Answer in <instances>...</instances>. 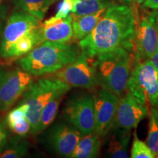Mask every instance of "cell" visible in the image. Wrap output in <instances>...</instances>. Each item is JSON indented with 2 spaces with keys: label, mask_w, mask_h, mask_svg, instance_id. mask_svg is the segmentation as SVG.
I'll use <instances>...</instances> for the list:
<instances>
[{
  "label": "cell",
  "mask_w": 158,
  "mask_h": 158,
  "mask_svg": "<svg viewBox=\"0 0 158 158\" xmlns=\"http://www.w3.org/2000/svg\"><path fill=\"white\" fill-rule=\"evenodd\" d=\"M158 157V154H157V157Z\"/></svg>",
  "instance_id": "cell-36"
},
{
  "label": "cell",
  "mask_w": 158,
  "mask_h": 158,
  "mask_svg": "<svg viewBox=\"0 0 158 158\" xmlns=\"http://www.w3.org/2000/svg\"><path fill=\"white\" fill-rule=\"evenodd\" d=\"M100 136L95 132L83 135L73 152L70 158H95L99 157L101 148Z\"/></svg>",
  "instance_id": "cell-17"
},
{
  "label": "cell",
  "mask_w": 158,
  "mask_h": 158,
  "mask_svg": "<svg viewBox=\"0 0 158 158\" xmlns=\"http://www.w3.org/2000/svg\"><path fill=\"white\" fill-rule=\"evenodd\" d=\"M75 0H62V2L59 4L58 10L55 17L59 19H64L72 13L74 7Z\"/></svg>",
  "instance_id": "cell-26"
},
{
  "label": "cell",
  "mask_w": 158,
  "mask_h": 158,
  "mask_svg": "<svg viewBox=\"0 0 158 158\" xmlns=\"http://www.w3.org/2000/svg\"><path fill=\"white\" fill-rule=\"evenodd\" d=\"M70 89L55 76L45 77L31 83L23 94L21 102L29 105L27 118L31 124V130L35 127L41 112L50 100L57 94H65Z\"/></svg>",
  "instance_id": "cell-5"
},
{
  "label": "cell",
  "mask_w": 158,
  "mask_h": 158,
  "mask_svg": "<svg viewBox=\"0 0 158 158\" xmlns=\"http://www.w3.org/2000/svg\"><path fill=\"white\" fill-rule=\"evenodd\" d=\"M150 110H152L153 111L154 115H155V117L156 118V121H157L158 124V106L157 107H152L150 108Z\"/></svg>",
  "instance_id": "cell-34"
},
{
  "label": "cell",
  "mask_w": 158,
  "mask_h": 158,
  "mask_svg": "<svg viewBox=\"0 0 158 158\" xmlns=\"http://www.w3.org/2000/svg\"><path fill=\"white\" fill-rule=\"evenodd\" d=\"M149 60L151 61V62L152 63V64L158 70V51L157 53H155V54L149 59Z\"/></svg>",
  "instance_id": "cell-31"
},
{
  "label": "cell",
  "mask_w": 158,
  "mask_h": 158,
  "mask_svg": "<svg viewBox=\"0 0 158 158\" xmlns=\"http://www.w3.org/2000/svg\"><path fill=\"white\" fill-rule=\"evenodd\" d=\"M107 7L102 8L97 13L85 15H76L71 13L73 40L80 41L81 40L84 39L88 35H89L103 15Z\"/></svg>",
  "instance_id": "cell-15"
},
{
  "label": "cell",
  "mask_w": 158,
  "mask_h": 158,
  "mask_svg": "<svg viewBox=\"0 0 158 158\" xmlns=\"http://www.w3.org/2000/svg\"><path fill=\"white\" fill-rule=\"evenodd\" d=\"M144 7L153 10L158 9V0H145V2L143 3Z\"/></svg>",
  "instance_id": "cell-29"
},
{
  "label": "cell",
  "mask_w": 158,
  "mask_h": 158,
  "mask_svg": "<svg viewBox=\"0 0 158 158\" xmlns=\"http://www.w3.org/2000/svg\"><path fill=\"white\" fill-rule=\"evenodd\" d=\"M120 1L124 3V5L130 6V7H136L137 5L143 4L145 0H120Z\"/></svg>",
  "instance_id": "cell-30"
},
{
  "label": "cell",
  "mask_w": 158,
  "mask_h": 158,
  "mask_svg": "<svg viewBox=\"0 0 158 158\" xmlns=\"http://www.w3.org/2000/svg\"><path fill=\"white\" fill-rule=\"evenodd\" d=\"M151 13L153 17V20H154V22H155V24L156 26V28H157V31H158V9L155 10L152 12Z\"/></svg>",
  "instance_id": "cell-32"
},
{
  "label": "cell",
  "mask_w": 158,
  "mask_h": 158,
  "mask_svg": "<svg viewBox=\"0 0 158 158\" xmlns=\"http://www.w3.org/2000/svg\"><path fill=\"white\" fill-rule=\"evenodd\" d=\"M28 142L18 141L8 147H5L0 153V158H19L24 156L28 150Z\"/></svg>",
  "instance_id": "cell-23"
},
{
  "label": "cell",
  "mask_w": 158,
  "mask_h": 158,
  "mask_svg": "<svg viewBox=\"0 0 158 158\" xmlns=\"http://www.w3.org/2000/svg\"><path fill=\"white\" fill-rule=\"evenodd\" d=\"M84 135L73 125L68 122H59L49 130L48 143L51 149L62 157H69Z\"/></svg>",
  "instance_id": "cell-12"
},
{
  "label": "cell",
  "mask_w": 158,
  "mask_h": 158,
  "mask_svg": "<svg viewBox=\"0 0 158 158\" xmlns=\"http://www.w3.org/2000/svg\"><path fill=\"white\" fill-rule=\"evenodd\" d=\"M108 5V0H75L72 13L76 15L92 14Z\"/></svg>",
  "instance_id": "cell-20"
},
{
  "label": "cell",
  "mask_w": 158,
  "mask_h": 158,
  "mask_svg": "<svg viewBox=\"0 0 158 158\" xmlns=\"http://www.w3.org/2000/svg\"><path fill=\"white\" fill-rule=\"evenodd\" d=\"M132 158H154L155 156L145 142L138 138L136 133H134L133 146L131 149Z\"/></svg>",
  "instance_id": "cell-24"
},
{
  "label": "cell",
  "mask_w": 158,
  "mask_h": 158,
  "mask_svg": "<svg viewBox=\"0 0 158 158\" xmlns=\"http://www.w3.org/2000/svg\"><path fill=\"white\" fill-rule=\"evenodd\" d=\"M108 133H110V135L107 150L108 157L127 158V147L131 137V130L113 127Z\"/></svg>",
  "instance_id": "cell-16"
},
{
  "label": "cell",
  "mask_w": 158,
  "mask_h": 158,
  "mask_svg": "<svg viewBox=\"0 0 158 158\" xmlns=\"http://www.w3.org/2000/svg\"><path fill=\"white\" fill-rule=\"evenodd\" d=\"M81 49L78 44L44 41L21 57L17 64L31 76L54 73L76 61Z\"/></svg>",
  "instance_id": "cell-2"
},
{
  "label": "cell",
  "mask_w": 158,
  "mask_h": 158,
  "mask_svg": "<svg viewBox=\"0 0 158 158\" xmlns=\"http://www.w3.org/2000/svg\"><path fill=\"white\" fill-rule=\"evenodd\" d=\"M95 57L92 65L98 85L122 97L126 92L128 78L136 64L134 52L119 47Z\"/></svg>",
  "instance_id": "cell-3"
},
{
  "label": "cell",
  "mask_w": 158,
  "mask_h": 158,
  "mask_svg": "<svg viewBox=\"0 0 158 158\" xmlns=\"http://www.w3.org/2000/svg\"><path fill=\"white\" fill-rule=\"evenodd\" d=\"M136 7L114 5L106 12L93 30L78 41L81 49L89 58L123 47L134 52V39L138 13Z\"/></svg>",
  "instance_id": "cell-1"
},
{
  "label": "cell",
  "mask_w": 158,
  "mask_h": 158,
  "mask_svg": "<svg viewBox=\"0 0 158 158\" xmlns=\"http://www.w3.org/2000/svg\"><path fill=\"white\" fill-rule=\"evenodd\" d=\"M134 41L136 63L149 59L158 51V31L151 13L138 18Z\"/></svg>",
  "instance_id": "cell-10"
},
{
  "label": "cell",
  "mask_w": 158,
  "mask_h": 158,
  "mask_svg": "<svg viewBox=\"0 0 158 158\" xmlns=\"http://www.w3.org/2000/svg\"><path fill=\"white\" fill-rule=\"evenodd\" d=\"M7 139V134L3 122L0 119V153L6 147Z\"/></svg>",
  "instance_id": "cell-28"
},
{
  "label": "cell",
  "mask_w": 158,
  "mask_h": 158,
  "mask_svg": "<svg viewBox=\"0 0 158 158\" xmlns=\"http://www.w3.org/2000/svg\"><path fill=\"white\" fill-rule=\"evenodd\" d=\"M149 113V108L140 104L129 92L119 99L113 127L130 129L137 127L138 124ZM112 127V128H113Z\"/></svg>",
  "instance_id": "cell-13"
},
{
  "label": "cell",
  "mask_w": 158,
  "mask_h": 158,
  "mask_svg": "<svg viewBox=\"0 0 158 158\" xmlns=\"http://www.w3.org/2000/svg\"><path fill=\"white\" fill-rule=\"evenodd\" d=\"M90 59L81 51L76 61L54 73V76L71 88L95 87L98 83L92 62H89Z\"/></svg>",
  "instance_id": "cell-8"
},
{
  "label": "cell",
  "mask_w": 158,
  "mask_h": 158,
  "mask_svg": "<svg viewBox=\"0 0 158 158\" xmlns=\"http://www.w3.org/2000/svg\"><path fill=\"white\" fill-rule=\"evenodd\" d=\"M64 94H57L50 100L41 112L39 120L35 127L31 130L32 135L41 133L54 122L58 113L59 105L62 102Z\"/></svg>",
  "instance_id": "cell-18"
},
{
  "label": "cell",
  "mask_w": 158,
  "mask_h": 158,
  "mask_svg": "<svg viewBox=\"0 0 158 158\" xmlns=\"http://www.w3.org/2000/svg\"><path fill=\"white\" fill-rule=\"evenodd\" d=\"M149 116V134L146 143L147 144L155 157H156L158 154V124L152 110H150Z\"/></svg>",
  "instance_id": "cell-22"
},
{
  "label": "cell",
  "mask_w": 158,
  "mask_h": 158,
  "mask_svg": "<svg viewBox=\"0 0 158 158\" xmlns=\"http://www.w3.org/2000/svg\"><path fill=\"white\" fill-rule=\"evenodd\" d=\"M39 44L44 41L68 43L72 40V18L69 15L64 19L51 17L37 28Z\"/></svg>",
  "instance_id": "cell-14"
},
{
  "label": "cell",
  "mask_w": 158,
  "mask_h": 158,
  "mask_svg": "<svg viewBox=\"0 0 158 158\" xmlns=\"http://www.w3.org/2000/svg\"><path fill=\"white\" fill-rule=\"evenodd\" d=\"M40 21L23 10H15L7 17L0 43V57L6 59L10 47L18 40L36 29Z\"/></svg>",
  "instance_id": "cell-9"
},
{
  "label": "cell",
  "mask_w": 158,
  "mask_h": 158,
  "mask_svg": "<svg viewBox=\"0 0 158 158\" xmlns=\"http://www.w3.org/2000/svg\"><path fill=\"white\" fill-rule=\"evenodd\" d=\"M2 0H0V4H1V2H2Z\"/></svg>",
  "instance_id": "cell-35"
},
{
  "label": "cell",
  "mask_w": 158,
  "mask_h": 158,
  "mask_svg": "<svg viewBox=\"0 0 158 158\" xmlns=\"http://www.w3.org/2000/svg\"><path fill=\"white\" fill-rule=\"evenodd\" d=\"M126 91L149 108L158 106V70L149 59L134 65Z\"/></svg>",
  "instance_id": "cell-4"
},
{
  "label": "cell",
  "mask_w": 158,
  "mask_h": 158,
  "mask_svg": "<svg viewBox=\"0 0 158 158\" xmlns=\"http://www.w3.org/2000/svg\"><path fill=\"white\" fill-rule=\"evenodd\" d=\"M92 99L95 133L100 137H105L113 127L120 97L102 88L94 92Z\"/></svg>",
  "instance_id": "cell-11"
},
{
  "label": "cell",
  "mask_w": 158,
  "mask_h": 158,
  "mask_svg": "<svg viewBox=\"0 0 158 158\" xmlns=\"http://www.w3.org/2000/svg\"><path fill=\"white\" fill-rule=\"evenodd\" d=\"M67 122L76 127L83 135L95 132L92 95L87 92L73 94L67 100L62 110Z\"/></svg>",
  "instance_id": "cell-6"
},
{
  "label": "cell",
  "mask_w": 158,
  "mask_h": 158,
  "mask_svg": "<svg viewBox=\"0 0 158 158\" xmlns=\"http://www.w3.org/2000/svg\"><path fill=\"white\" fill-rule=\"evenodd\" d=\"M7 17H8V7L6 5L0 4V43H1L2 36Z\"/></svg>",
  "instance_id": "cell-27"
},
{
  "label": "cell",
  "mask_w": 158,
  "mask_h": 158,
  "mask_svg": "<svg viewBox=\"0 0 158 158\" xmlns=\"http://www.w3.org/2000/svg\"><path fill=\"white\" fill-rule=\"evenodd\" d=\"M33 82L32 76L21 68H0V111L14 105Z\"/></svg>",
  "instance_id": "cell-7"
},
{
  "label": "cell",
  "mask_w": 158,
  "mask_h": 158,
  "mask_svg": "<svg viewBox=\"0 0 158 158\" xmlns=\"http://www.w3.org/2000/svg\"><path fill=\"white\" fill-rule=\"evenodd\" d=\"M58 1V0H45V10L47 12V10L49 9V7H51L53 4H54L56 2Z\"/></svg>",
  "instance_id": "cell-33"
},
{
  "label": "cell",
  "mask_w": 158,
  "mask_h": 158,
  "mask_svg": "<svg viewBox=\"0 0 158 158\" xmlns=\"http://www.w3.org/2000/svg\"><path fill=\"white\" fill-rule=\"evenodd\" d=\"M38 27L18 40L10 47L6 59L21 58L38 45L39 37L37 35Z\"/></svg>",
  "instance_id": "cell-19"
},
{
  "label": "cell",
  "mask_w": 158,
  "mask_h": 158,
  "mask_svg": "<svg viewBox=\"0 0 158 158\" xmlns=\"http://www.w3.org/2000/svg\"><path fill=\"white\" fill-rule=\"evenodd\" d=\"M29 105L24 102H20L18 107L11 110L6 116V124L7 127H10L18 122L22 121L27 118V114L28 113Z\"/></svg>",
  "instance_id": "cell-25"
},
{
  "label": "cell",
  "mask_w": 158,
  "mask_h": 158,
  "mask_svg": "<svg viewBox=\"0 0 158 158\" xmlns=\"http://www.w3.org/2000/svg\"><path fill=\"white\" fill-rule=\"evenodd\" d=\"M17 8L34 15L42 21L46 11L45 10V0H10Z\"/></svg>",
  "instance_id": "cell-21"
}]
</instances>
